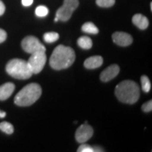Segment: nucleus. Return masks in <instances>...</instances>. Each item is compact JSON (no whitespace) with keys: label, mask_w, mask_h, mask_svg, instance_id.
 <instances>
[{"label":"nucleus","mask_w":152,"mask_h":152,"mask_svg":"<svg viewBox=\"0 0 152 152\" xmlns=\"http://www.w3.org/2000/svg\"><path fill=\"white\" fill-rule=\"evenodd\" d=\"M75 59V54L71 47L58 45L53 51L49 59V64L56 71L69 68Z\"/></svg>","instance_id":"1"},{"label":"nucleus","mask_w":152,"mask_h":152,"mask_svg":"<svg viewBox=\"0 0 152 152\" xmlns=\"http://www.w3.org/2000/svg\"><path fill=\"white\" fill-rule=\"evenodd\" d=\"M115 94L123 103L134 104L140 98V87L134 81H122L115 87Z\"/></svg>","instance_id":"2"},{"label":"nucleus","mask_w":152,"mask_h":152,"mask_svg":"<svg viewBox=\"0 0 152 152\" xmlns=\"http://www.w3.org/2000/svg\"><path fill=\"white\" fill-rule=\"evenodd\" d=\"M42 94L41 87L37 83L25 86L14 98V103L19 106H28L35 103Z\"/></svg>","instance_id":"3"},{"label":"nucleus","mask_w":152,"mask_h":152,"mask_svg":"<svg viewBox=\"0 0 152 152\" xmlns=\"http://www.w3.org/2000/svg\"><path fill=\"white\" fill-rule=\"evenodd\" d=\"M6 71L11 77L18 80H26L33 75L28 61L20 58H14L8 62Z\"/></svg>","instance_id":"4"},{"label":"nucleus","mask_w":152,"mask_h":152,"mask_svg":"<svg viewBox=\"0 0 152 152\" xmlns=\"http://www.w3.org/2000/svg\"><path fill=\"white\" fill-rule=\"evenodd\" d=\"M47 61L45 52H37L31 54L28 61L30 69L33 74H37L42 71Z\"/></svg>","instance_id":"5"},{"label":"nucleus","mask_w":152,"mask_h":152,"mask_svg":"<svg viewBox=\"0 0 152 152\" xmlns=\"http://www.w3.org/2000/svg\"><path fill=\"white\" fill-rule=\"evenodd\" d=\"M22 48L26 52L33 54L37 52H45L46 48L37 37L28 36L25 37L21 42Z\"/></svg>","instance_id":"6"},{"label":"nucleus","mask_w":152,"mask_h":152,"mask_svg":"<svg viewBox=\"0 0 152 152\" xmlns=\"http://www.w3.org/2000/svg\"><path fill=\"white\" fill-rule=\"evenodd\" d=\"M93 135V128L87 124L82 125L75 132V139L79 143H85Z\"/></svg>","instance_id":"7"},{"label":"nucleus","mask_w":152,"mask_h":152,"mask_svg":"<svg viewBox=\"0 0 152 152\" xmlns=\"http://www.w3.org/2000/svg\"><path fill=\"white\" fill-rule=\"evenodd\" d=\"M112 39L116 45L121 47H127L132 43V37L124 32H115L112 35Z\"/></svg>","instance_id":"8"},{"label":"nucleus","mask_w":152,"mask_h":152,"mask_svg":"<svg viewBox=\"0 0 152 152\" xmlns=\"http://www.w3.org/2000/svg\"><path fill=\"white\" fill-rule=\"evenodd\" d=\"M119 72V66L117 64H113L102 71L100 75V79L103 82H109L116 77Z\"/></svg>","instance_id":"9"},{"label":"nucleus","mask_w":152,"mask_h":152,"mask_svg":"<svg viewBox=\"0 0 152 152\" xmlns=\"http://www.w3.org/2000/svg\"><path fill=\"white\" fill-rule=\"evenodd\" d=\"M74 10L71 7H68L66 4H63L62 7H61L59 9L56 11V17L58 18V20L61 21H67L71 18V17L73 14Z\"/></svg>","instance_id":"10"},{"label":"nucleus","mask_w":152,"mask_h":152,"mask_svg":"<svg viewBox=\"0 0 152 152\" xmlns=\"http://www.w3.org/2000/svg\"><path fill=\"white\" fill-rule=\"evenodd\" d=\"M15 90V85L12 83H7L0 86V100L7 99L11 96Z\"/></svg>","instance_id":"11"},{"label":"nucleus","mask_w":152,"mask_h":152,"mask_svg":"<svg viewBox=\"0 0 152 152\" xmlns=\"http://www.w3.org/2000/svg\"><path fill=\"white\" fill-rule=\"evenodd\" d=\"M103 64V58L100 56H91L85 61L84 66L87 69H95L100 67Z\"/></svg>","instance_id":"12"},{"label":"nucleus","mask_w":152,"mask_h":152,"mask_svg":"<svg viewBox=\"0 0 152 152\" xmlns=\"http://www.w3.org/2000/svg\"><path fill=\"white\" fill-rule=\"evenodd\" d=\"M132 21L134 25L141 30H145L149 26V20L142 14H137L132 17Z\"/></svg>","instance_id":"13"},{"label":"nucleus","mask_w":152,"mask_h":152,"mask_svg":"<svg viewBox=\"0 0 152 152\" xmlns=\"http://www.w3.org/2000/svg\"><path fill=\"white\" fill-rule=\"evenodd\" d=\"M77 45L82 49H90L92 47V41L87 36H82L77 39Z\"/></svg>","instance_id":"14"},{"label":"nucleus","mask_w":152,"mask_h":152,"mask_svg":"<svg viewBox=\"0 0 152 152\" xmlns=\"http://www.w3.org/2000/svg\"><path fill=\"white\" fill-rule=\"evenodd\" d=\"M82 30L85 33H90V34H94L96 35L99 33V29L97 28L95 25L93 23L91 22H87L82 26Z\"/></svg>","instance_id":"15"},{"label":"nucleus","mask_w":152,"mask_h":152,"mask_svg":"<svg viewBox=\"0 0 152 152\" xmlns=\"http://www.w3.org/2000/svg\"><path fill=\"white\" fill-rule=\"evenodd\" d=\"M44 40L47 43H52L57 41L59 38V35L55 32H50V33H45L43 36Z\"/></svg>","instance_id":"16"},{"label":"nucleus","mask_w":152,"mask_h":152,"mask_svg":"<svg viewBox=\"0 0 152 152\" xmlns=\"http://www.w3.org/2000/svg\"><path fill=\"white\" fill-rule=\"evenodd\" d=\"M141 83H142V89L144 92H149L151 90V83H150L149 79L148 78L147 76L142 75L141 77Z\"/></svg>","instance_id":"17"},{"label":"nucleus","mask_w":152,"mask_h":152,"mask_svg":"<svg viewBox=\"0 0 152 152\" xmlns=\"http://www.w3.org/2000/svg\"><path fill=\"white\" fill-rule=\"evenodd\" d=\"M0 130L2 132L11 134L14 132V126L8 122H2L0 123Z\"/></svg>","instance_id":"18"},{"label":"nucleus","mask_w":152,"mask_h":152,"mask_svg":"<svg viewBox=\"0 0 152 152\" xmlns=\"http://www.w3.org/2000/svg\"><path fill=\"white\" fill-rule=\"evenodd\" d=\"M115 0H96V3L99 7L109 8L114 5Z\"/></svg>","instance_id":"19"},{"label":"nucleus","mask_w":152,"mask_h":152,"mask_svg":"<svg viewBox=\"0 0 152 152\" xmlns=\"http://www.w3.org/2000/svg\"><path fill=\"white\" fill-rule=\"evenodd\" d=\"M49 14V9L45 6H39L35 9V14L38 17H45Z\"/></svg>","instance_id":"20"},{"label":"nucleus","mask_w":152,"mask_h":152,"mask_svg":"<svg viewBox=\"0 0 152 152\" xmlns=\"http://www.w3.org/2000/svg\"><path fill=\"white\" fill-rule=\"evenodd\" d=\"M64 4L68 6V7H71L74 11H75L79 6L78 0H64Z\"/></svg>","instance_id":"21"},{"label":"nucleus","mask_w":152,"mask_h":152,"mask_svg":"<svg viewBox=\"0 0 152 152\" xmlns=\"http://www.w3.org/2000/svg\"><path fill=\"white\" fill-rule=\"evenodd\" d=\"M77 151L78 152H94V149H93V147L87 145L86 144H83L79 147L78 149H77Z\"/></svg>","instance_id":"22"},{"label":"nucleus","mask_w":152,"mask_h":152,"mask_svg":"<svg viewBox=\"0 0 152 152\" xmlns=\"http://www.w3.org/2000/svg\"><path fill=\"white\" fill-rule=\"evenodd\" d=\"M142 109L144 112H150L152 111V101L150 100L149 102L144 103L142 106Z\"/></svg>","instance_id":"23"},{"label":"nucleus","mask_w":152,"mask_h":152,"mask_svg":"<svg viewBox=\"0 0 152 152\" xmlns=\"http://www.w3.org/2000/svg\"><path fill=\"white\" fill-rule=\"evenodd\" d=\"M7 37V34L6 33L5 30L0 28V43L4 42Z\"/></svg>","instance_id":"24"},{"label":"nucleus","mask_w":152,"mask_h":152,"mask_svg":"<svg viewBox=\"0 0 152 152\" xmlns=\"http://www.w3.org/2000/svg\"><path fill=\"white\" fill-rule=\"evenodd\" d=\"M33 3V0H22V4L24 7H29Z\"/></svg>","instance_id":"25"},{"label":"nucleus","mask_w":152,"mask_h":152,"mask_svg":"<svg viewBox=\"0 0 152 152\" xmlns=\"http://www.w3.org/2000/svg\"><path fill=\"white\" fill-rule=\"evenodd\" d=\"M5 5L4 4V3L2 1L0 0V16H1V15L4 14V13L5 11Z\"/></svg>","instance_id":"26"},{"label":"nucleus","mask_w":152,"mask_h":152,"mask_svg":"<svg viewBox=\"0 0 152 152\" xmlns=\"http://www.w3.org/2000/svg\"><path fill=\"white\" fill-rule=\"evenodd\" d=\"M6 115H7L6 112L1 111V110H0V118H5Z\"/></svg>","instance_id":"27"},{"label":"nucleus","mask_w":152,"mask_h":152,"mask_svg":"<svg viewBox=\"0 0 152 152\" xmlns=\"http://www.w3.org/2000/svg\"><path fill=\"white\" fill-rule=\"evenodd\" d=\"M58 18H56H56H55V19H54V21L55 22H57V21H58Z\"/></svg>","instance_id":"28"}]
</instances>
